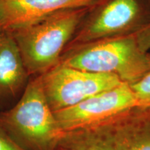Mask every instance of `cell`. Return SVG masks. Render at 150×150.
<instances>
[{
  "label": "cell",
  "mask_w": 150,
  "mask_h": 150,
  "mask_svg": "<svg viewBox=\"0 0 150 150\" xmlns=\"http://www.w3.org/2000/svg\"><path fill=\"white\" fill-rule=\"evenodd\" d=\"M0 125L27 150H55L67 136L49 104L41 75L28 82L14 106L0 112Z\"/></svg>",
  "instance_id": "cell-3"
},
{
  "label": "cell",
  "mask_w": 150,
  "mask_h": 150,
  "mask_svg": "<svg viewBox=\"0 0 150 150\" xmlns=\"http://www.w3.org/2000/svg\"><path fill=\"white\" fill-rule=\"evenodd\" d=\"M100 0H0V30L13 32L54 13L92 8Z\"/></svg>",
  "instance_id": "cell-8"
},
{
  "label": "cell",
  "mask_w": 150,
  "mask_h": 150,
  "mask_svg": "<svg viewBox=\"0 0 150 150\" xmlns=\"http://www.w3.org/2000/svg\"><path fill=\"white\" fill-rule=\"evenodd\" d=\"M92 8L58 11L11 32L29 75L40 76L59 64L62 53Z\"/></svg>",
  "instance_id": "cell-1"
},
{
  "label": "cell",
  "mask_w": 150,
  "mask_h": 150,
  "mask_svg": "<svg viewBox=\"0 0 150 150\" xmlns=\"http://www.w3.org/2000/svg\"><path fill=\"white\" fill-rule=\"evenodd\" d=\"M140 106H150V68L138 81L130 85Z\"/></svg>",
  "instance_id": "cell-10"
},
{
  "label": "cell",
  "mask_w": 150,
  "mask_h": 150,
  "mask_svg": "<svg viewBox=\"0 0 150 150\" xmlns=\"http://www.w3.org/2000/svg\"><path fill=\"white\" fill-rule=\"evenodd\" d=\"M139 0H107L82 22L69 47L101 39L134 33L142 25Z\"/></svg>",
  "instance_id": "cell-6"
},
{
  "label": "cell",
  "mask_w": 150,
  "mask_h": 150,
  "mask_svg": "<svg viewBox=\"0 0 150 150\" xmlns=\"http://www.w3.org/2000/svg\"><path fill=\"white\" fill-rule=\"evenodd\" d=\"M110 121L72 135L83 136V144L93 150H150V117Z\"/></svg>",
  "instance_id": "cell-7"
},
{
  "label": "cell",
  "mask_w": 150,
  "mask_h": 150,
  "mask_svg": "<svg viewBox=\"0 0 150 150\" xmlns=\"http://www.w3.org/2000/svg\"><path fill=\"white\" fill-rule=\"evenodd\" d=\"M0 150H27L0 125Z\"/></svg>",
  "instance_id": "cell-11"
},
{
  "label": "cell",
  "mask_w": 150,
  "mask_h": 150,
  "mask_svg": "<svg viewBox=\"0 0 150 150\" xmlns=\"http://www.w3.org/2000/svg\"><path fill=\"white\" fill-rule=\"evenodd\" d=\"M41 77L47 99L54 112L74 106L123 83L116 75L86 72L60 63Z\"/></svg>",
  "instance_id": "cell-4"
},
{
  "label": "cell",
  "mask_w": 150,
  "mask_h": 150,
  "mask_svg": "<svg viewBox=\"0 0 150 150\" xmlns=\"http://www.w3.org/2000/svg\"><path fill=\"white\" fill-rule=\"evenodd\" d=\"M66 150H93L91 147L87 146L85 144L82 143V145H81L78 147H75L74 148H72V149H66Z\"/></svg>",
  "instance_id": "cell-13"
},
{
  "label": "cell",
  "mask_w": 150,
  "mask_h": 150,
  "mask_svg": "<svg viewBox=\"0 0 150 150\" xmlns=\"http://www.w3.org/2000/svg\"><path fill=\"white\" fill-rule=\"evenodd\" d=\"M60 64L86 72L116 75L132 85L150 68V53L142 50L135 33L71 47Z\"/></svg>",
  "instance_id": "cell-2"
},
{
  "label": "cell",
  "mask_w": 150,
  "mask_h": 150,
  "mask_svg": "<svg viewBox=\"0 0 150 150\" xmlns=\"http://www.w3.org/2000/svg\"><path fill=\"white\" fill-rule=\"evenodd\" d=\"M29 76L13 35L0 30V102L24 91Z\"/></svg>",
  "instance_id": "cell-9"
},
{
  "label": "cell",
  "mask_w": 150,
  "mask_h": 150,
  "mask_svg": "<svg viewBox=\"0 0 150 150\" xmlns=\"http://www.w3.org/2000/svg\"><path fill=\"white\" fill-rule=\"evenodd\" d=\"M134 33L142 50L145 52H149L150 50V21L144 24Z\"/></svg>",
  "instance_id": "cell-12"
},
{
  "label": "cell",
  "mask_w": 150,
  "mask_h": 150,
  "mask_svg": "<svg viewBox=\"0 0 150 150\" xmlns=\"http://www.w3.org/2000/svg\"><path fill=\"white\" fill-rule=\"evenodd\" d=\"M140 105L129 84L122 83L83 102L54 112L67 135L83 132Z\"/></svg>",
  "instance_id": "cell-5"
}]
</instances>
